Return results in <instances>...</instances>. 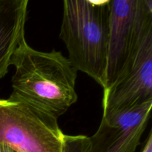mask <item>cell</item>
Wrapping results in <instances>:
<instances>
[{
	"instance_id": "cell-6",
	"label": "cell",
	"mask_w": 152,
	"mask_h": 152,
	"mask_svg": "<svg viewBox=\"0 0 152 152\" xmlns=\"http://www.w3.org/2000/svg\"><path fill=\"white\" fill-rule=\"evenodd\" d=\"M152 101L127 111L102 114L88 152H135L148 124Z\"/></svg>"
},
{
	"instance_id": "cell-2",
	"label": "cell",
	"mask_w": 152,
	"mask_h": 152,
	"mask_svg": "<svg viewBox=\"0 0 152 152\" xmlns=\"http://www.w3.org/2000/svg\"><path fill=\"white\" fill-rule=\"evenodd\" d=\"M110 31V0H65L59 37L77 71L103 88Z\"/></svg>"
},
{
	"instance_id": "cell-10",
	"label": "cell",
	"mask_w": 152,
	"mask_h": 152,
	"mask_svg": "<svg viewBox=\"0 0 152 152\" xmlns=\"http://www.w3.org/2000/svg\"><path fill=\"white\" fill-rule=\"evenodd\" d=\"M0 151L1 152H16V151L12 149V148L2 145H0Z\"/></svg>"
},
{
	"instance_id": "cell-1",
	"label": "cell",
	"mask_w": 152,
	"mask_h": 152,
	"mask_svg": "<svg viewBox=\"0 0 152 152\" xmlns=\"http://www.w3.org/2000/svg\"><path fill=\"white\" fill-rule=\"evenodd\" d=\"M10 99H18L58 117L77 101V71L60 51H39L22 42L13 55Z\"/></svg>"
},
{
	"instance_id": "cell-3",
	"label": "cell",
	"mask_w": 152,
	"mask_h": 152,
	"mask_svg": "<svg viewBox=\"0 0 152 152\" xmlns=\"http://www.w3.org/2000/svg\"><path fill=\"white\" fill-rule=\"evenodd\" d=\"M57 118L18 99H0V145L16 152H62Z\"/></svg>"
},
{
	"instance_id": "cell-4",
	"label": "cell",
	"mask_w": 152,
	"mask_h": 152,
	"mask_svg": "<svg viewBox=\"0 0 152 152\" xmlns=\"http://www.w3.org/2000/svg\"><path fill=\"white\" fill-rule=\"evenodd\" d=\"M151 28V0H110L109 40L103 91L128 71L144 35Z\"/></svg>"
},
{
	"instance_id": "cell-11",
	"label": "cell",
	"mask_w": 152,
	"mask_h": 152,
	"mask_svg": "<svg viewBox=\"0 0 152 152\" xmlns=\"http://www.w3.org/2000/svg\"><path fill=\"white\" fill-rule=\"evenodd\" d=\"M0 152H1V151H0Z\"/></svg>"
},
{
	"instance_id": "cell-7",
	"label": "cell",
	"mask_w": 152,
	"mask_h": 152,
	"mask_svg": "<svg viewBox=\"0 0 152 152\" xmlns=\"http://www.w3.org/2000/svg\"><path fill=\"white\" fill-rule=\"evenodd\" d=\"M28 0H0V78L8 72L13 55L25 37Z\"/></svg>"
},
{
	"instance_id": "cell-5",
	"label": "cell",
	"mask_w": 152,
	"mask_h": 152,
	"mask_svg": "<svg viewBox=\"0 0 152 152\" xmlns=\"http://www.w3.org/2000/svg\"><path fill=\"white\" fill-rule=\"evenodd\" d=\"M152 101V28L142 38L128 71L103 91L102 109L108 114Z\"/></svg>"
},
{
	"instance_id": "cell-8",
	"label": "cell",
	"mask_w": 152,
	"mask_h": 152,
	"mask_svg": "<svg viewBox=\"0 0 152 152\" xmlns=\"http://www.w3.org/2000/svg\"><path fill=\"white\" fill-rule=\"evenodd\" d=\"M88 137L85 135L71 136L65 134L62 152H88Z\"/></svg>"
},
{
	"instance_id": "cell-9",
	"label": "cell",
	"mask_w": 152,
	"mask_h": 152,
	"mask_svg": "<svg viewBox=\"0 0 152 152\" xmlns=\"http://www.w3.org/2000/svg\"><path fill=\"white\" fill-rule=\"evenodd\" d=\"M142 152H152V134L151 132L148 134V138L145 141V144L144 145L143 149L142 150Z\"/></svg>"
}]
</instances>
